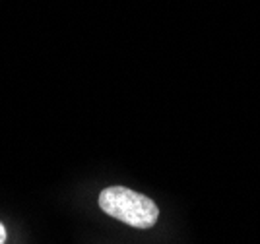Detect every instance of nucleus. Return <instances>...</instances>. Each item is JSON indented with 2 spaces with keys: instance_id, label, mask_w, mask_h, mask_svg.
Segmentation results:
<instances>
[{
  "instance_id": "nucleus-1",
  "label": "nucleus",
  "mask_w": 260,
  "mask_h": 244,
  "mask_svg": "<svg viewBox=\"0 0 260 244\" xmlns=\"http://www.w3.org/2000/svg\"><path fill=\"white\" fill-rule=\"evenodd\" d=\"M99 207L136 229H150L159 219V210L152 198L124 186H109L99 194Z\"/></svg>"
},
{
  "instance_id": "nucleus-2",
  "label": "nucleus",
  "mask_w": 260,
  "mask_h": 244,
  "mask_svg": "<svg viewBox=\"0 0 260 244\" xmlns=\"http://www.w3.org/2000/svg\"><path fill=\"white\" fill-rule=\"evenodd\" d=\"M6 236H8V234H6V227L0 223V244L6 242Z\"/></svg>"
}]
</instances>
